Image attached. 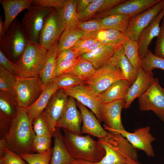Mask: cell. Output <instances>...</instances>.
<instances>
[{"instance_id":"cell-21","label":"cell","mask_w":164,"mask_h":164,"mask_svg":"<svg viewBox=\"0 0 164 164\" xmlns=\"http://www.w3.org/2000/svg\"><path fill=\"white\" fill-rule=\"evenodd\" d=\"M109 62L120 71L125 80L131 85L133 83L136 79L138 71L126 56L122 45L116 49Z\"/></svg>"},{"instance_id":"cell-45","label":"cell","mask_w":164,"mask_h":164,"mask_svg":"<svg viewBox=\"0 0 164 164\" xmlns=\"http://www.w3.org/2000/svg\"><path fill=\"white\" fill-rule=\"evenodd\" d=\"M12 119L0 111V138H5L11 128Z\"/></svg>"},{"instance_id":"cell-29","label":"cell","mask_w":164,"mask_h":164,"mask_svg":"<svg viewBox=\"0 0 164 164\" xmlns=\"http://www.w3.org/2000/svg\"><path fill=\"white\" fill-rule=\"evenodd\" d=\"M131 17L122 15H113L96 19L103 29H111L125 32Z\"/></svg>"},{"instance_id":"cell-50","label":"cell","mask_w":164,"mask_h":164,"mask_svg":"<svg viewBox=\"0 0 164 164\" xmlns=\"http://www.w3.org/2000/svg\"><path fill=\"white\" fill-rule=\"evenodd\" d=\"M125 0H104L102 4L97 12L96 14L110 10L125 1Z\"/></svg>"},{"instance_id":"cell-13","label":"cell","mask_w":164,"mask_h":164,"mask_svg":"<svg viewBox=\"0 0 164 164\" xmlns=\"http://www.w3.org/2000/svg\"><path fill=\"white\" fill-rule=\"evenodd\" d=\"M63 89H58L53 94L43 111L53 137L57 122L63 114L68 102L69 98Z\"/></svg>"},{"instance_id":"cell-28","label":"cell","mask_w":164,"mask_h":164,"mask_svg":"<svg viewBox=\"0 0 164 164\" xmlns=\"http://www.w3.org/2000/svg\"><path fill=\"white\" fill-rule=\"evenodd\" d=\"M116 49L110 46L103 45L93 52L80 56L90 61L97 69L108 63Z\"/></svg>"},{"instance_id":"cell-25","label":"cell","mask_w":164,"mask_h":164,"mask_svg":"<svg viewBox=\"0 0 164 164\" xmlns=\"http://www.w3.org/2000/svg\"><path fill=\"white\" fill-rule=\"evenodd\" d=\"M63 135L60 128H56L50 164H70L75 159L65 146Z\"/></svg>"},{"instance_id":"cell-43","label":"cell","mask_w":164,"mask_h":164,"mask_svg":"<svg viewBox=\"0 0 164 164\" xmlns=\"http://www.w3.org/2000/svg\"><path fill=\"white\" fill-rule=\"evenodd\" d=\"M77 26L85 32H97L103 29L96 19L85 21H79Z\"/></svg>"},{"instance_id":"cell-2","label":"cell","mask_w":164,"mask_h":164,"mask_svg":"<svg viewBox=\"0 0 164 164\" xmlns=\"http://www.w3.org/2000/svg\"><path fill=\"white\" fill-rule=\"evenodd\" d=\"M63 130V143L75 159L95 163L104 157L105 149L98 140H95L88 135L82 136L65 129Z\"/></svg>"},{"instance_id":"cell-46","label":"cell","mask_w":164,"mask_h":164,"mask_svg":"<svg viewBox=\"0 0 164 164\" xmlns=\"http://www.w3.org/2000/svg\"><path fill=\"white\" fill-rule=\"evenodd\" d=\"M77 59L63 61L57 64L54 70V78L63 74L68 73L74 65Z\"/></svg>"},{"instance_id":"cell-11","label":"cell","mask_w":164,"mask_h":164,"mask_svg":"<svg viewBox=\"0 0 164 164\" xmlns=\"http://www.w3.org/2000/svg\"><path fill=\"white\" fill-rule=\"evenodd\" d=\"M164 7V0L150 8L131 17L125 36L138 41L143 31L159 14Z\"/></svg>"},{"instance_id":"cell-3","label":"cell","mask_w":164,"mask_h":164,"mask_svg":"<svg viewBox=\"0 0 164 164\" xmlns=\"http://www.w3.org/2000/svg\"><path fill=\"white\" fill-rule=\"evenodd\" d=\"M98 140L104 148L105 154L94 164H126L130 159L138 160V149L120 133L109 132L106 138Z\"/></svg>"},{"instance_id":"cell-42","label":"cell","mask_w":164,"mask_h":164,"mask_svg":"<svg viewBox=\"0 0 164 164\" xmlns=\"http://www.w3.org/2000/svg\"><path fill=\"white\" fill-rule=\"evenodd\" d=\"M0 162L2 164H26L24 160L18 155L7 147L4 154L0 156Z\"/></svg>"},{"instance_id":"cell-33","label":"cell","mask_w":164,"mask_h":164,"mask_svg":"<svg viewBox=\"0 0 164 164\" xmlns=\"http://www.w3.org/2000/svg\"><path fill=\"white\" fill-rule=\"evenodd\" d=\"M122 45L126 56L138 71L141 67V59L139 55L138 41L126 37Z\"/></svg>"},{"instance_id":"cell-14","label":"cell","mask_w":164,"mask_h":164,"mask_svg":"<svg viewBox=\"0 0 164 164\" xmlns=\"http://www.w3.org/2000/svg\"><path fill=\"white\" fill-rule=\"evenodd\" d=\"M125 100L122 99L103 104L101 112L104 128L109 132L118 133L125 130L121 120V112L124 108Z\"/></svg>"},{"instance_id":"cell-52","label":"cell","mask_w":164,"mask_h":164,"mask_svg":"<svg viewBox=\"0 0 164 164\" xmlns=\"http://www.w3.org/2000/svg\"><path fill=\"white\" fill-rule=\"evenodd\" d=\"M103 45H104L103 44L100 42L97 41L87 48L78 51L77 53L78 55L79 56L83 54L93 52Z\"/></svg>"},{"instance_id":"cell-32","label":"cell","mask_w":164,"mask_h":164,"mask_svg":"<svg viewBox=\"0 0 164 164\" xmlns=\"http://www.w3.org/2000/svg\"><path fill=\"white\" fill-rule=\"evenodd\" d=\"M96 70L90 61L79 56L73 67L68 73L84 81L90 78Z\"/></svg>"},{"instance_id":"cell-5","label":"cell","mask_w":164,"mask_h":164,"mask_svg":"<svg viewBox=\"0 0 164 164\" xmlns=\"http://www.w3.org/2000/svg\"><path fill=\"white\" fill-rule=\"evenodd\" d=\"M29 41L22 24L15 19L9 27L4 38L0 40V50L15 63L24 52Z\"/></svg>"},{"instance_id":"cell-55","label":"cell","mask_w":164,"mask_h":164,"mask_svg":"<svg viewBox=\"0 0 164 164\" xmlns=\"http://www.w3.org/2000/svg\"><path fill=\"white\" fill-rule=\"evenodd\" d=\"M5 32L4 26V21L3 20L1 16H0V40H2L4 37Z\"/></svg>"},{"instance_id":"cell-59","label":"cell","mask_w":164,"mask_h":164,"mask_svg":"<svg viewBox=\"0 0 164 164\" xmlns=\"http://www.w3.org/2000/svg\"><path fill=\"white\" fill-rule=\"evenodd\" d=\"M0 164H2L0 162Z\"/></svg>"},{"instance_id":"cell-58","label":"cell","mask_w":164,"mask_h":164,"mask_svg":"<svg viewBox=\"0 0 164 164\" xmlns=\"http://www.w3.org/2000/svg\"><path fill=\"white\" fill-rule=\"evenodd\" d=\"M162 10L163 11V12H164V16H163V19H164V7L163 8V9Z\"/></svg>"},{"instance_id":"cell-8","label":"cell","mask_w":164,"mask_h":164,"mask_svg":"<svg viewBox=\"0 0 164 164\" xmlns=\"http://www.w3.org/2000/svg\"><path fill=\"white\" fill-rule=\"evenodd\" d=\"M53 9L32 4L27 10L21 23L29 41L39 43V35L45 21Z\"/></svg>"},{"instance_id":"cell-22","label":"cell","mask_w":164,"mask_h":164,"mask_svg":"<svg viewBox=\"0 0 164 164\" xmlns=\"http://www.w3.org/2000/svg\"><path fill=\"white\" fill-rule=\"evenodd\" d=\"M58 89L56 84L53 81L43 87L41 94L32 104L24 108L32 123L34 119L44 111L51 96Z\"/></svg>"},{"instance_id":"cell-48","label":"cell","mask_w":164,"mask_h":164,"mask_svg":"<svg viewBox=\"0 0 164 164\" xmlns=\"http://www.w3.org/2000/svg\"><path fill=\"white\" fill-rule=\"evenodd\" d=\"M78 57L77 51L71 48L67 50L62 52L57 56L56 64L63 61L77 59Z\"/></svg>"},{"instance_id":"cell-30","label":"cell","mask_w":164,"mask_h":164,"mask_svg":"<svg viewBox=\"0 0 164 164\" xmlns=\"http://www.w3.org/2000/svg\"><path fill=\"white\" fill-rule=\"evenodd\" d=\"M57 43L58 41L56 42L47 52L45 65L40 76L44 87L52 82L54 78V71L57 56Z\"/></svg>"},{"instance_id":"cell-9","label":"cell","mask_w":164,"mask_h":164,"mask_svg":"<svg viewBox=\"0 0 164 164\" xmlns=\"http://www.w3.org/2000/svg\"><path fill=\"white\" fill-rule=\"evenodd\" d=\"M138 98L140 110L151 111L164 122V88L158 78H155L149 88Z\"/></svg>"},{"instance_id":"cell-56","label":"cell","mask_w":164,"mask_h":164,"mask_svg":"<svg viewBox=\"0 0 164 164\" xmlns=\"http://www.w3.org/2000/svg\"><path fill=\"white\" fill-rule=\"evenodd\" d=\"M70 164H94L89 162L74 159Z\"/></svg>"},{"instance_id":"cell-31","label":"cell","mask_w":164,"mask_h":164,"mask_svg":"<svg viewBox=\"0 0 164 164\" xmlns=\"http://www.w3.org/2000/svg\"><path fill=\"white\" fill-rule=\"evenodd\" d=\"M19 107L14 91H0V111L12 119L16 115Z\"/></svg>"},{"instance_id":"cell-35","label":"cell","mask_w":164,"mask_h":164,"mask_svg":"<svg viewBox=\"0 0 164 164\" xmlns=\"http://www.w3.org/2000/svg\"><path fill=\"white\" fill-rule=\"evenodd\" d=\"M77 2V0H66L62 10L66 27L68 25L77 26L79 22L78 14L76 10Z\"/></svg>"},{"instance_id":"cell-54","label":"cell","mask_w":164,"mask_h":164,"mask_svg":"<svg viewBox=\"0 0 164 164\" xmlns=\"http://www.w3.org/2000/svg\"><path fill=\"white\" fill-rule=\"evenodd\" d=\"M8 147L5 138L0 139V156L3 155L5 151L6 148Z\"/></svg>"},{"instance_id":"cell-24","label":"cell","mask_w":164,"mask_h":164,"mask_svg":"<svg viewBox=\"0 0 164 164\" xmlns=\"http://www.w3.org/2000/svg\"><path fill=\"white\" fill-rule=\"evenodd\" d=\"M83 32L84 38L95 39L104 45L110 46L116 49L122 45L126 37L121 32L111 29Z\"/></svg>"},{"instance_id":"cell-12","label":"cell","mask_w":164,"mask_h":164,"mask_svg":"<svg viewBox=\"0 0 164 164\" xmlns=\"http://www.w3.org/2000/svg\"><path fill=\"white\" fill-rule=\"evenodd\" d=\"M68 96L90 108L100 123L102 122L101 112L103 104L97 96L84 83L63 89Z\"/></svg>"},{"instance_id":"cell-57","label":"cell","mask_w":164,"mask_h":164,"mask_svg":"<svg viewBox=\"0 0 164 164\" xmlns=\"http://www.w3.org/2000/svg\"><path fill=\"white\" fill-rule=\"evenodd\" d=\"M126 164H142L138 160H135L132 159H130Z\"/></svg>"},{"instance_id":"cell-51","label":"cell","mask_w":164,"mask_h":164,"mask_svg":"<svg viewBox=\"0 0 164 164\" xmlns=\"http://www.w3.org/2000/svg\"><path fill=\"white\" fill-rule=\"evenodd\" d=\"M0 65L16 76L14 63L11 61L1 50H0Z\"/></svg>"},{"instance_id":"cell-47","label":"cell","mask_w":164,"mask_h":164,"mask_svg":"<svg viewBox=\"0 0 164 164\" xmlns=\"http://www.w3.org/2000/svg\"><path fill=\"white\" fill-rule=\"evenodd\" d=\"M66 0H33L32 4L42 7L55 9H62Z\"/></svg>"},{"instance_id":"cell-10","label":"cell","mask_w":164,"mask_h":164,"mask_svg":"<svg viewBox=\"0 0 164 164\" xmlns=\"http://www.w3.org/2000/svg\"><path fill=\"white\" fill-rule=\"evenodd\" d=\"M122 79H125L120 71L108 62L96 69L90 78L84 81V83L97 96L113 83Z\"/></svg>"},{"instance_id":"cell-4","label":"cell","mask_w":164,"mask_h":164,"mask_svg":"<svg viewBox=\"0 0 164 164\" xmlns=\"http://www.w3.org/2000/svg\"><path fill=\"white\" fill-rule=\"evenodd\" d=\"M47 52L38 43L29 41L22 54L14 63L16 76L22 77H40Z\"/></svg>"},{"instance_id":"cell-19","label":"cell","mask_w":164,"mask_h":164,"mask_svg":"<svg viewBox=\"0 0 164 164\" xmlns=\"http://www.w3.org/2000/svg\"><path fill=\"white\" fill-rule=\"evenodd\" d=\"M154 79L153 75L145 71L141 67L138 71L135 80L130 87L125 97L124 108H129L133 101L149 88Z\"/></svg>"},{"instance_id":"cell-23","label":"cell","mask_w":164,"mask_h":164,"mask_svg":"<svg viewBox=\"0 0 164 164\" xmlns=\"http://www.w3.org/2000/svg\"><path fill=\"white\" fill-rule=\"evenodd\" d=\"M33 0H0L3 8L5 32L18 15L22 11L28 9L32 4Z\"/></svg>"},{"instance_id":"cell-18","label":"cell","mask_w":164,"mask_h":164,"mask_svg":"<svg viewBox=\"0 0 164 164\" xmlns=\"http://www.w3.org/2000/svg\"><path fill=\"white\" fill-rule=\"evenodd\" d=\"M77 105L80 109L82 119L81 134H87L97 137L99 140L106 138L109 132L101 125L95 114L86 107L77 101Z\"/></svg>"},{"instance_id":"cell-41","label":"cell","mask_w":164,"mask_h":164,"mask_svg":"<svg viewBox=\"0 0 164 164\" xmlns=\"http://www.w3.org/2000/svg\"><path fill=\"white\" fill-rule=\"evenodd\" d=\"M104 0H93L87 7L78 14L79 21H85L93 18L102 4Z\"/></svg>"},{"instance_id":"cell-6","label":"cell","mask_w":164,"mask_h":164,"mask_svg":"<svg viewBox=\"0 0 164 164\" xmlns=\"http://www.w3.org/2000/svg\"><path fill=\"white\" fill-rule=\"evenodd\" d=\"M16 77L14 90L18 106L26 108L37 99L42 93L44 86L40 77Z\"/></svg>"},{"instance_id":"cell-44","label":"cell","mask_w":164,"mask_h":164,"mask_svg":"<svg viewBox=\"0 0 164 164\" xmlns=\"http://www.w3.org/2000/svg\"><path fill=\"white\" fill-rule=\"evenodd\" d=\"M154 54L159 57L164 58V19H163L160 32L156 38Z\"/></svg>"},{"instance_id":"cell-7","label":"cell","mask_w":164,"mask_h":164,"mask_svg":"<svg viewBox=\"0 0 164 164\" xmlns=\"http://www.w3.org/2000/svg\"><path fill=\"white\" fill-rule=\"evenodd\" d=\"M66 28L62 9H53L45 21L39 35V43L48 51L58 40Z\"/></svg>"},{"instance_id":"cell-26","label":"cell","mask_w":164,"mask_h":164,"mask_svg":"<svg viewBox=\"0 0 164 164\" xmlns=\"http://www.w3.org/2000/svg\"><path fill=\"white\" fill-rule=\"evenodd\" d=\"M131 85L125 80L122 79L113 83L107 89L97 95L103 104L122 99H125Z\"/></svg>"},{"instance_id":"cell-27","label":"cell","mask_w":164,"mask_h":164,"mask_svg":"<svg viewBox=\"0 0 164 164\" xmlns=\"http://www.w3.org/2000/svg\"><path fill=\"white\" fill-rule=\"evenodd\" d=\"M84 36L83 32L77 26L68 25L58 41L57 56L62 52L71 48Z\"/></svg>"},{"instance_id":"cell-38","label":"cell","mask_w":164,"mask_h":164,"mask_svg":"<svg viewBox=\"0 0 164 164\" xmlns=\"http://www.w3.org/2000/svg\"><path fill=\"white\" fill-rule=\"evenodd\" d=\"M53 148L42 153L22 154L21 157L29 164H50Z\"/></svg>"},{"instance_id":"cell-17","label":"cell","mask_w":164,"mask_h":164,"mask_svg":"<svg viewBox=\"0 0 164 164\" xmlns=\"http://www.w3.org/2000/svg\"><path fill=\"white\" fill-rule=\"evenodd\" d=\"M77 106L75 99L70 97L64 111L57 122L56 128L66 130L76 135H82L81 126L82 119Z\"/></svg>"},{"instance_id":"cell-49","label":"cell","mask_w":164,"mask_h":164,"mask_svg":"<svg viewBox=\"0 0 164 164\" xmlns=\"http://www.w3.org/2000/svg\"><path fill=\"white\" fill-rule=\"evenodd\" d=\"M97 41L95 39L83 38L78 40L71 49L78 51L87 48Z\"/></svg>"},{"instance_id":"cell-34","label":"cell","mask_w":164,"mask_h":164,"mask_svg":"<svg viewBox=\"0 0 164 164\" xmlns=\"http://www.w3.org/2000/svg\"><path fill=\"white\" fill-rule=\"evenodd\" d=\"M141 67L153 75L152 70L155 69L159 68L164 70V58L156 56L149 49L145 56L141 60Z\"/></svg>"},{"instance_id":"cell-39","label":"cell","mask_w":164,"mask_h":164,"mask_svg":"<svg viewBox=\"0 0 164 164\" xmlns=\"http://www.w3.org/2000/svg\"><path fill=\"white\" fill-rule=\"evenodd\" d=\"M51 138L50 136L36 135L32 141V149L36 153L45 152L51 149Z\"/></svg>"},{"instance_id":"cell-36","label":"cell","mask_w":164,"mask_h":164,"mask_svg":"<svg viewBox=\"0 0 164 164\" xmlns=\"http://www.w3.org/2000/svg\"><path fill=\"white\" fill-rule=\"evenodd\" d=\"M16 76L0 65V91L3 92L14 91Z\"/></svg>"},{"instance_id":"cell-53","label":"cell","mask_w":164,"mask_h":164,"mask_svg":"<svg viewBox=\"0 0 164 164\" xmlns=\"http://www.w3.org/2000/svg\"><path fill=\"white\" fill-rule=\"evenodd\" d=\"M93 0H77L76 6L78 14L84 11L89 5Z\"/></svg>"},{"instance_id":"cell-40","label":"cell","mask_w":164,"mask_h":164,"mask_svg":"<svg viewBox=\"0 0 164 164\" xmlns=\"http://www.w3.org/2000/svg\"><path fill=\"white\" fill-rule=\"evenodd\" d=\"M32 125L36 135L50 136L52 137L49 126L43 111L34 119L32 122Z\"/></svg>"},{"instance_id":"cell-1","label":"cell","mask_w":164,"mask_h":164,"mask_svg":"<svg viewBox=\"0 0 164 164\" xmlns=\"http://www.w3.org/2000/svg\"><path fill=\"white\" fill-rule=\"evenodd\" d=\"M35 136L32 123L25 108L19 107L12 119L11 129L5 138L8 148L19 155L33 153L32 145Z\"/></svg>"},{"instance_id":"cell-37","label":"cell","mask_w":164,"mask_h":164,"mask_svg":"<svg viewBox=\"0 0 164 164\" xmlns=\"http://www.w3.org/2000/svg\"><path fill=\"white\" fill-rule=\"evenodd\" d=\"M58 89L72 87L84 83V81L69 73L63 74L55 77L53 80Z\"/></svg>"},{"instance_id":"cell-15","label":"cell","mask_w":164,"mask_h":164,"mask_svg":"<svg viewBox=\"0 0 164 164\" xmlns=\"http://www.w3.org/2000/svg\"><path fill=\"white\" fill-rule=\"evenodd\" d=\"M161 0H125L113 9L96 15L93 18L99 19L113 15H122L132 17L154 6Z\"/></svg>"},{"instance_id":"cell-16","label":"cell","mask_w":164,"mask_h":164,"mask_svg":"<svg viewBox=\"0 0 164 164\" xmlns=\"http://www.w3.org/2000/svg\"><path fill=\"white\" fill-rule=\"evenodd\" d=\"M151 127L146 126L135 129L133 132L125 130L120 131L118 133L125 138L135 148L143 151L149 157L155 156L152 143L155 139L150 131Z\"/></svg>"},{"instance_id":"cell-20","label":"cell","mask_w":164,"mask_h":164,"mask_svg":"<svg viewBox=\"0 0 164 164\" xmlns=\"http://www.w3.org/2000/svg\"><path fill=\"white\" fill-rule=\"evenodd\" d=\"M164 16L162 10L142 33L138 41L139 53L142 60L145 56L152 40L157 37L160 30V23Z\"/></svg>"}]
</instances>
